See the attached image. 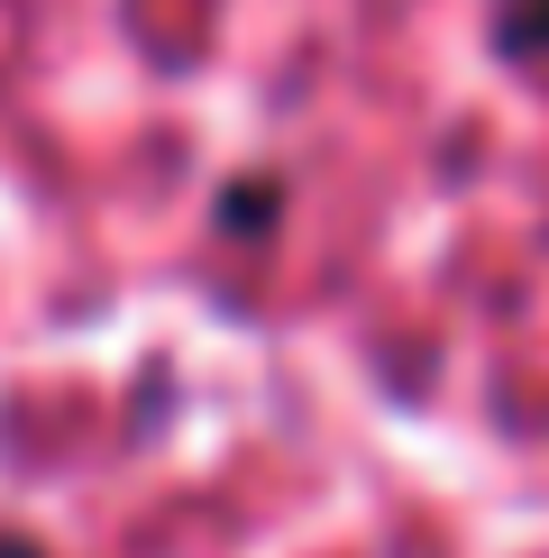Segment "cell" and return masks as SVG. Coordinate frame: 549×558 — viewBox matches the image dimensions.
I'll use <instances>...</instances> for the list:
<instances>
[{"mask_svg":"<svg viewBox=\"0 0 549 558\" xmlns=\"http://www.w3.org/2000/svg\"><path fill=\"white\" fill-rule=\"evenodd\" d=\"M274 220H284V183H274V174H239L220 193V239L257 247V239H274Z\"/></svg>","mask_w":549,"mask_h":558,"instance_id":"6da1fadb","label":"cell"},{"mask_svg":"<svg viewBox=\"0 0 549 558\" xmlns=\"http://www.w3.org/2000/svg\"><path fill=\"white\" fill-rule=\"evenodd\" d=\"M495 56L503 64H549V0H495Z\"/></svg>","mask_w":549,"mask_h":558,"instance_id":"7a4b0ae2","label":"cell"},{"mask_svg":"<svg viewBox=\"0 0 549 558\" xmlns=\"http://www.w3.org/2000/svg\"><path fill=\"white\" fill-rule=\"evenodd\" d=\"M0 558H46L37 541H19V531H0Z\"/></svg>","mask_w":549,"mask_h":558,"instance_id":"3957f363","label":"cell"}]
</instances>
